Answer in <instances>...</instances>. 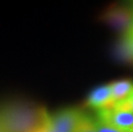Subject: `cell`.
<instances>
[{
    "label": "cell",
    "mask_w": 133,
    "mask_h": 132,
    "mask_svg": "<svg viewBox=\"0 0 133 132\" xmlns=\"http://www.w3.org/2000/svg\"><path fill=\"white\" fill-rule=\"evenodd\" d=\"M44 108L17 106L0 112V123L4 132H32L41 122Z\"/></svg>",
    "instance_id": "obj_1"
},
{
    "label": "cell",
    "mask_w": 133,
    "mask_h": 132,
    "mask_svg": "<svg viewBox=\"0 0 133 132\" xmlns=\"http://www.w3.org/2000/svg\"><path fill=\"white\" fill-rule=\"evenodd\" d=\"M96 119L122 132H133V112L124 109L110 107L96 111Z\"/></svg>",
    "instance_id": "obj_2"
},
{
    "label": "cell",
    "mask_w": 133,
    "mask_h": 132,
    "mask_svg": "<svg viewBox=\"0 0 133 132\" xmlns=\"http://www.w3.org/2000/svg\"><path fill=\"white\" fill-rule=\"evenodd\" d=\"M83 112L77 108H66L51 114L56 132H76Z\"/></svg>",
    "instance_id": "obj_3"
},
{
    "label": "cell",
    "mask_w": 133,
    "mask_h": 132,
    "mask_svg": "<svg viewBox=\"0 0 133 132\" xmlns=\"http://www.w3.org/2000/svg\"><path fill=\"white\" fill-rule=\"evenodd\" d=\"M86 104L89 107L94 108L96 111L112 107L114 103L110 84L98 87L94 89L88 97Z\"/></svg>",
    "instance_id": "obj_4"
},
{
    "label": "cell",
    "mask_w": 133,
    "mask_h": 132,
    "mask_svg": "<svg viewBox=\"0 0 133 132\" xmlns=\"http://www.w3.org/2000/svg\"><path fill=\"white\" fill-rule=\"evenodd\" d=\"M112 92V99L114 106L122 101L131 94L133 89V81L131 80H120L110 84Z\"/></svg>",
    "instance_id": "obj_5"
},
{
    "label": "cell",
    "mask_w": 133,
    "mask_h": 132,
    "mask_svg": "<svg viewBox=\"0 0 133 132\" xmlns=\"http://www.w3.org/2000/svg\"><path fill=\"white\" fill-rule=\"evenodd\" d=\"M32 132H56L52 121L51 114L44 108L41 120Z\"/></svg>",
    "instance_id": "obj_6"
},
{
    "label": "cell",
    "mask_w": 133,
    "mask_h": 132,
    "mask_svg": "<svg viewBox=\"0 0 133 132\" xmlns=\"http://www.w3.org/2000/svg\"><path fill=\"white\" fill-rule=\"evenodd\" d=\"M76 132H97L95 124V119L83 112L76 127Z\"/></svg>",
    "instance_id": "obj_7"
},
{
    "label": "cell",
    "mask_w": 133,
    "mask_h": 132,
    "mask_svg": "<svg viewBox=\"0 0 133 132\" xmlns=\"http://www.w3.org/2000/svg\"><path fill=\"white\" fill-rule=\"evenodd\" d=\"M112 107L124 109V110H128L130 112H133V89L131 92V94H130L125 99L122 100V101L115 104Z\"/></svg>",
    "instance_id": "obj_8"
},
{
    "label": "cell",
    "mask_w": 133,
    "mask_h": 132,
    "mask_svg": "<svg viewBox=\"0 0 133 132\" xmlns=\"http://www.w3.org/2000/svg\"><path fill=\"white\" fill-rule=\"evenodd\" d=\"M95 128L97 132H122V131L115 130L114 128H111V127H109V126L104 124V123H101L96 119H95Z\"/></svg>",
    "instance_id": "obj_9"
},
{
    "label": "cell",
    "mask_w": 133,
    "mask_h": 132,
    "mask_svg": "<svg viewBox=\"0 0 133 132\" xmlns=\"http://www.w3.org/2000/svg\"><path fill=\"white\" fill-rule=\"evenodd\" d=\"M124 41L133 49V15L131 18V24H130L129 29L126 32Z\"/></svg>",
    "instance_id": "obj_10"
},
{
    "label": "cell",
    "mask_w": 133,
    "mask_h": 132,
    "mask_svg": "<svg viewBox=\"0 0 133 132\" xmlns=\"http://www.w3.org/2000/svg\"><path fill=\"white\" fill-rule=\"evenodd\" d=\"M0 132H4V129H3V127H2V125H1V123H0Z\"/></svg>",
    "instance_id": "obj_11"
}]
</instances>
